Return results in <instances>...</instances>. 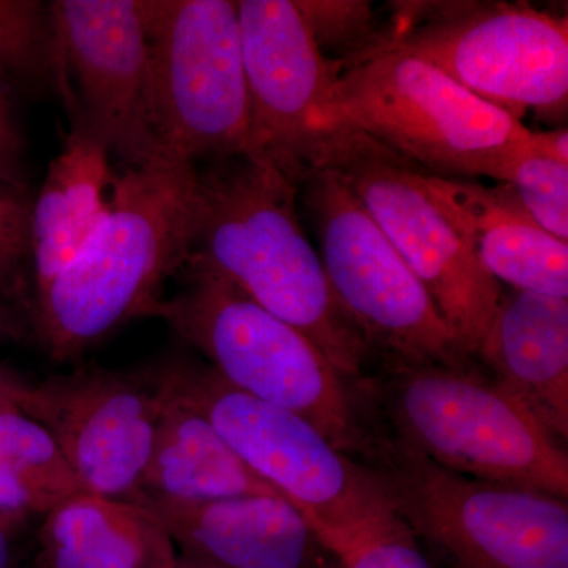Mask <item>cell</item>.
Listing matches in <instances>:
<instances>
[{
    "label": "cell",
    "mask_w": 568,
    "mask_h": 568,
    "mask_svg": "<svg viewBox=\"0 0 568 568\" xmlns=\"http://www.w3.org/2000/svg\"><path fill=\"white\" fill-rule=\"evenodd\" d=\"M336 568H338V567H336Z\"/></svg>",
    "instance_id": "1f68e13d"
},
{
    "label": "cell",
    "mask_w": 568,
    "mask_h": 568,
    "mask_svg": "<svg viewBox=\"0 0 568 568\" xmlns=\"http://www.w3.org/2000/svg\"><path fill=\"white\" fill-rule=\"evenodd\" d=\"M325 170L342 175L432 295L462 349L477 358L503 286L429 196L424 173L347 126L332 142Z\"/></svg>",
    "instance_id": "8fae6325"
},
{
    "label": "cell",
    "mask_w": 568,
    "mask_h": 568,
    "mask_svg": "<svg viewBox=\"0 0 568 568\" xmlns=\"http://www.w3.org/2000/svg\"><path fill=\"white\" fill-rule=\"evenodd\" d=\"M89 493L47 428L18 407H0V526L7 532Z\"/></svg>",
    "instance_id": "44dd1931"
},
{
    "label": "cell",
    "mask_w": 568,
    "mask_h": 568,
    "mask_svg": "<svg viewBox=\"0 0 568 568\" xmlns=\"http://www.w3.org/2000/svg\"><path fill=\"white\" fill-rule=\"evenodd\" d=\"M301 192L335 298L372 353L384 364H476L342 175L320 171Z\"/></svg>",
    "instance_id": "30bf717a"
},
{
    "label": "cell",
    "mask_w": 568,
    "mask_h": 568,
    "mask_svg": "<svg viewBox=\"0 0 568 568\" xmlns=\"http://www.w3.org/2000/svg\"><path fill=\"white\" fill-rule=\"evenodd\" d=\"M335 110L339 125L436 178L497 181L530 134L514 115L387 40L339 70Z\"/></svg>",
    "instance_id": "8992f818"
},
{
    "label": "cell",
    "mask_w": 568,
    "mask_h": 568,
    "mask_svg": "<svg viewBox=\"0 0 568 568\" xmlns=\"http://www.w3.org/2000/svg\"><path fill=\"white\" fill-rule=\"evenodd\" d=\"M33 194L28 181L0 175V298L31 320Z\"/></svg>",
    "instance_id": "cb8c5ba5"
},
{
    "label": "cell",
    "mask_w": 568,
    "mask_h": 568,
    "mask_svg": "<svg viewBox=\"0 0 568 568\" xmlns=\"http://www.w3.org/2000/svg\"><path fill=\"white\" fill-rule=\"evenodd\" d=\"M358 463L396 517L452 568H568L567 499L452 473L379 420Z\"/></svg>",
    "instance_id": "52a82bcc"
},
{
    "label": "cell",
    "mask_w": 568,
    "mask_h": 568,
    "mask_svg": "<svg viewBox=\"0 0 568 568\" xmlns=\"http://www.w3.org/2000/svg\"><path fill=\"white\" fill-rule=\"evenodd\" d=\"M24 386V381L0 366V407H18V399Z\"/></svg>",
    "instance_id": "f1b7e54d"
},
{
    "label": "cell",
    "mask_w": 568,
    "mask_h": 568,
    "mask_svg": "<svg viewBox=\"0 0 568 568\" xmlns=\"http://www.w3.org/2000/svg\"><path fill=\"white\" fill-rule=\"evenodd\" d=\"M14 556L11 548V536L0 526V568H13Z\"/></svg>",
    "instance_id": "f546056e"
},
{
    "label": "cell",
    "mask_w": 568,
    "mask_h": 568,
    "mask_svg": "<svg viewBox=\"0 0 568 568\" xmlns=\"http://www.w3.org/2000/svg\"><path fill=\"white\" fill-rule=\"evenodd\" d=\"M149 366L163 390L207 418L256 476L304 514L332 558L398 519L368 467L304 417L235 390L189 355Z\"/></svg>",
    "instance_id": "277c9868"
},
{
    "label": "cell",
    "mask_w": 568,
    "mask_h": 568,
    "mask_svg": "<svg viewBox=\"0 0 568 568\" xmlns=\"http://www.w3.org/2000/svg\"><path fill=\"white\" fill-rule=\"evenodd\" d=\"M325 59L338 70L376 50L387 39V24L366 0H295Z\"/></svg>",
    "instance_id": "d4e9b609"
},
{
    "label": "cell",
    "mask_w": 568,
    "mask_h": 568,
    "mask_svg": "<svg viewBox=\"0 0 568 568\" xmlns=\"http://www.w3.org/2000/svg\"><path fill=\"white\" fill-rule=\"evenodd\" d=\"M160 390L163 405L142 493L179 503L253 495L284 497L245 465L207 418L162 386Z\"/></svg>",
    "instance_id": "ffe728a7"
},
{
    "label": "cell",
    "mask_w": 568,
    "mask_h": 568,
    "mask_svg": "<svg viewBox=\"0 0 568 568\" xmlns=\"http://www.w3.org/2000/svg\"><path fill=\"white\" fill-rule=\"evenodd\" d=\"M361 388L384 428L437 466L567 499V452L477 364H384Z\"/></svg>",
    "instance_id": "5b68a950"
},
{
    "label": "cell",
    "mask_w": 568,
    "mask_h": 568,
    "mask_svg": "<svg viewBox=\"0 0 568 568\" xmlns=\"http://www.w3.org/2000/svg\"><path fill=\"white\" fill-rule=\"evenodd\" d=\"M178 276L182 286L148 317L170 325L235 390L304 417L355 462L364 457L375 418L358 384L233 283L190 265Z\"/></svg>",
    "instance_id": "3957f363"
},
{
    "label": "cell",
    "mask_w": 568,
    "mask_h": 568,
    "mask_svg": "<svg viewBox=\"0 0 568 568\" xmlns=\"http://www.w3.org/2000/svg\"><path fill=\"white\" fill-rule=\"evenodd\" d=\"M497 182L508 183L534 222L568 242V132H530L504 164Z\"/></svg>",
    "instance_id": "7402d4cb"
},
{
    "label": "cell",
    "mask_w": 568,
    "mask_h": 568,
    "mask_svg": "<svg viewBox=\"0 0 568 568\" xmlns=\"http://www.w3.org/2000/svg\"><path fill=\"white\" fill-rule=\"evenodd\" d=\"M194 166L121 168L112 207L70 264L33 294L31 321L52 361L67 362L148 317L185 261Z\"/></svg>",
    "instance_id": "7a4b0ae2"
},
{
    "label": "cell",
    "mask_w": 568,
    "mask_h": 568,
    "mask_svg": "<svg viewBox=\"0 0 568 568\" xmlns=\"http://www.w3.org/2000/svg\"><path fill=\"white\" fill-rule=\"evenodd\" d=\"M121 168L99 142L71 130L32 205L33 294L91 241L110 213Z\"/></svg>",
    "instance_id": "ac0fdd59"
},
{
    "label": "cell",
    "mask_w": 568,
    "mask_h": 568,
    "mask_svg": "<svg viewBox=\"0 0 568 568\" xmlns=\"http://www.w3.org/2000/svg\"><path fill=\"white\" fill-rule=\"evenodd\" d=\"M429 196L496 283L568 298V242L541 230L508 183L422 175Z\"/></svg>",
    "instance_id": "2e32d148"
},
{
    "label": "cell",
    "mask_w": 568,
    "mask_h": 568,
    "mask_svg": "<svg viewBox=\"0 0 568 568\" xmlns=\"http://www.w3.org/2000/svg\"><path fill=\"white\" fill-rule=\"evenodd\" d=\"M145 3L149 123L160 155L194 168L242 155L250 103L237 2Z\"/></svg>",
    "instance_id": "ba28073f"
},
{
    "label": "cell",
    "mask_w": 568,
    "mask_h": 568,
    "mask_svg": "<svg viewBox=\"0 0 568 568\" xmlns=\"http://www.w3.org/2000/svg\"><path fill=\"white\" fill-rule=\"evenodd\" d=\"M26 138L11 97L9 78L0 71V175L28 181L24 171Z\"/></svg>",
    "instance_id": "4316f807"
},
{
    "label": "cell",
    "mask_w": 568,
    "mask_h": 568,
    "mask_svg": "<svg viewBox=\"0 0 568 568\" xmlns=\"http://www.w3.org/2000/svg\"><path fill=\"white\" fill-rule=\"evenodd\" d=\"M163 395L151 368L78 366L26 383L18 409L55 440L92 495L132 503L151 459Z\"/></svg>",
    "instance_id": "5bb4252c"
},
{
    "label": "cell",
    "mask_w": 568,
    "mask_h": 568,
    "mask_svg": "<svg viewBox=\"0 0 568 568\" xmlns=\"http://www.w3.org/2000/svg\"><path fill=\"white\" fill-rule=\"evenodd\" d=\"M51 10L71 130L119 168L164 162L149 123L145 0H55Z\"/></svg>",
    "instance_id": "4fadbf2b"
},
{
    "label": "cell",
    "mask_w": 568,
    "mask_h": 568,
    "mask_svg": "<svg viewBox=\"0 0 568 568\" xmlns=\"http://www.w3.org/2000/svg\"><path fill=\"white\" fill-rule=\"evenodd\" d=\"M178 549L160 523L126 500L82 493L44 515L39 568H173Z\"/></svg>",
    "instance_id": "d6986e66"
},
{
    "label": "cell",
    "mask_w": 568,
    "mask_h": 568,
    "mask_svg": "<svg viewBox=\"0 0 568 568\" xmlns=\"http://www.w3.org/2000/svg\"><path fill=\"white\" fill-rule=\"evenodd\" d=\"M179 556L219 568H336L301 510L282 496L179 503L138 493Z\"/></svg>",
    "instance_id": "9a60e30c"
},
{
    "label": "cell",
    "mask_w": 568,
    "mask_h": 568,
    "mask_svg": "<svg viewBox=\"0 0 568 568\" xmlns=\"http://www.w3.org/2000/svg\"><path fill=\"white\" fill-rule=\"evenodd\" d=\"M477 358L555 437L568 436V298L503 287Z\"/></svg>",
    "instance_id": "e0dca14e"
},
{
    "label": "cell",
    "mask_w": 568,
    "mask_h": 568,
    "mask_svg": "<svg viewBox=\"0 0 568 568\" xmlns=\"http://www.w3.org/2000/svg\"><path fill=\"white\" fill-rule=\"evenodd\" d=\"M173 568H219V567H213V566H211V564L200 562V560L182 558V556L178 555V560H175Z\"/></svg>",
    "instance_id": "4dcf8cb0"
},
{
    "label": "cell",
    "mask_w": 568,
    "mask_h": 568,
    "mask_svg": "<svg viewBox=\"0 0 568 568\" xmlns=\"http://www.w3.org/2000/svg\"><path fill=\"white\" fill-rule=\"evenodd\" d=\"M297 196L244 153L194 168L183 267L233 283L315 343L347 381L362 383L372 349L335 298Z\"/></svg>",
    "instance_id": "6da1fadb"
},
{
    "label": "cell",
    "mask_w": 568,
    "mask_h": 568,
    "mask_svg": "<svg viewBox=\"0 0 568 568\" xmlns=\"http://www.w3.org/2000/svg\"><path fill=\"white\" fill-rule=\"evenodd\" d=\"M0 71L58 92L59 67L51 2L0 0Z\"/></svg>",
    "instance_id": "603a6c76"
},
{
    "label": "cell",
    "mask_w": 568,
    "mask_h": 568,
    "mask_svg": "<svg viewBox=\"0 0 568 568\" xmlns=\"http://www.w3.org/2000/svg\"><path fill=\"white\" fill-rule=\"evenodd\" d=\"M338 568H436L402 518L335 556Z\"/></svg>",
    "instance_id": "484cf974"
},
{
    "label": "cell",
    "mask_w": 568,
    "mask_h": 568,
    "mask_svg": "<svg viewBox=\"0 0 568 568\" xmlns=\"http://www.w3.org/2000/svg\"><path fill=\"white\" fill-rule=\"evenodd\" d=\"M387 41L523 122L566 118L568 21L528 3L395 2Z\"/></svg>",
    "instance_id": "9c48e42d"
},
{
    "label": "cell",
    "mask_w": 568,
    "mask_h": 568,
    "mask_svg": "<svg viewBox=\"0 0 568 568\" xmlns=\"http://www.w3.org/2000/svg\"><path fill=\"white\" fill-rule=\"evenodd\" d=\"M26 320L0 298V343L18 339L24 335Z\"/></svg>",
    "instance_id": "83f0119b"
},
{
    "label": "cell",
    "mask_w": 568,
    "mask_h": 568,
    "mask_svg": "<svg viewBox=\"0 0 568 568\" xmlns=\"http://www.w3.org/2000/svg\"><path fill=\"white\" fill-rule=\"evenodd\" d=\"M237 10L250 103L244 155L301 192L345 129L335 110L338 67L316 47L295 0H241Z\"/></svg>",
    "instance_id": "7c38bea8"
}]
</instances>
